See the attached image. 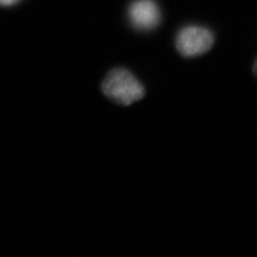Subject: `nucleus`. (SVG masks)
Returning a JSON list of instances; mask_svg holds the SVG:
<instances>
[{
	"label": "nucleus",
	"mask_w": 257,
	"mask_h": 257,
	"mask_svg": "<svg viewBox=\"0 0 257 257\" xmlns=\"http://www.w3.org/2000/svg\"><path fill=\"white\" fill-rule=\"evenodd\" d=\"M102 91L110 99L125 106L142 99L145 90L138 78L126 69H114L105 77Z\"/></svg>",
	"instance_id": "f257e3e1"
},
{
	"label": "nucleus",
	"mask_w": 257,
	"mask_h": 257,
	"mask_svg": "<svg viewBox=\"0 0 257 257\" xmlns=\"http://www.w3.org/2000/svg\"><path fill=\"white\" fill-rule=\"evenodd\" d=\"M214 43V37L207 28L191 25L178 32L175 46L184 57H195L207 53Z\"/></svg>",
	"instance_id": "f03ea898"
},
{
	"label": "nucleus",
	"mask_w": 257,
	"mask_h": 257,
	"mask_svg": "<svg viewBox=\"0 0 257 257\" xmlns=\"http://www.w3.org/2000/svg\"><path fill=\"white\" fill-rule=\"evenodd\" d=\"M128 20L139 31L148 32L158 27L161 11L155 0H135L128 7Z\"/></svg>",
	"instance_id": "7ed1b4c3"
},
{
	"label": "nucleus",
	"mask_w": 257,
	"mask_h": 257,
	"mask_svg": "<svg viewBox=\"0 0 257 257\" xmlns=\"http://www.w3.org/2000/svg\"><path fill=\"white\" fill-rule=\"evenodd\" d=\"M19 0H0V5L2 6H12L14 4H17Z\"/></svg>",
	"instance_id": "20e7f679"
},
{
	"label": "nucleus",
	"mask_w": 257,
	"mask_h": 257,
	"mask_svg": "<svg viewBox=\"0 0 257 257\" xmlns=\"http://www.w3.org/2000/svg\"><path fill=\"white\" fill-rule=\"evenodd\" d=\"M253 73L256 75L257 77V60L255 61V63H254V66H253Z\"/></svg>",
	"instance_id": "39448f33"
}]
</instances>
